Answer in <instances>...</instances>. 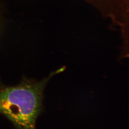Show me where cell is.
Segmentation results:
<instances>
[{
  "label": "cell",
  "mask_w": 129,
  "mask_h": 129,
  "mask_svg": "<svg viewBox=\"0 0 129 129\" xmlns=\"http://www.w3.org/2000/svg\"><path fill=\"white\" fill-rule=\"evenodd\" d=\"M53 72L47 78L37 81L24 78L17 85H0V114L18 129H35L41 113L44 88L50 78L64 70Z\"/></svg>",
  "instance_id": "1"
}]
</instances>
